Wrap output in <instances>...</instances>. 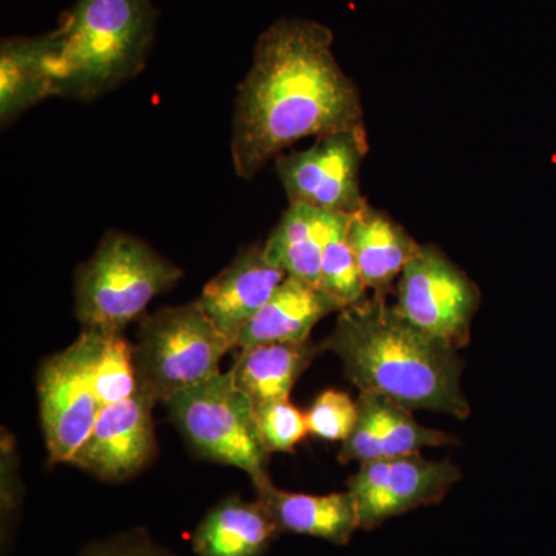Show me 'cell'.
<instances>
[{"label": "cell", "instance_id": "7c38bea8", "mask_svg": "<svg viewBox=\"0 0 556 556\" xmlns=\"http://www.w3.org/2000/svg\"><path fill=\"white\" fill-rule=\"evenodd\" d=\"M288 274L270 263L263 247L241 251L207 281L197 300L200 308L236 348L243 329L283 283Z\"/></svg>", "mask_w": 556, "mask_h": 556}, {"label": "cell", "instance_id": "5b68a950", "mask_svg": "<svg viewBox=\"0 0 556 556\" xmlns=\"http://www.w3.org/2000/svg\"><path fill=\"white\" fill-rule=\"evenodd\" d=\"M232 348L197 300L161 308L139 321L134 345L139 388L156 402H166L219 375Z\"/></svg>", "mask_w": 556, "mask_h": 556}, {"label": "cell", "instance_id": "52a82bcc", "mask_svg": "<svg viewBox=\"0 0 556 556\" xmlns=\"http://www.w3.org/2000/svg\"><path fill=\"white\" fill-rule=\"evenodd\" d=\"M101 342V331L84 329L72 345L47 358L40 368V420L51 463L72 464L100 416L93 368Z\"/></svg>", "mask_w": 556, "mask_h": 556}, {"label": "cell", "instance_id": "7a4b0ae2", "mask_svg": "<svg viewBox=\"0 0 556 556\" xmlns=\"http://www.w3.org/2000/svg\"><path fill=\"white\" fill-rule=\"evenodd\" d=\"M340 358L358 393H376L409 409L466 420L464 362L455 348L417 328L387 298L372 294L340 311L321 342Z\"/></svg>", "mask_w": 556, "mask_h": 556}, {"label": "cell", "instance_id": "e0dca14e", "mask_svg": "<svg viewBox=\"0 0 556 556\" xmlns=\"http://www.w3.org/2000/svg\"><path fill=\"white\" fill-rule=\"evenodd\" d=\"M280 533L257 497L229 496L201 519L192 535V551L195 556H263Z\"/></svg>", "mask_w": 556, "mask_h": 556}, {"label": "cell", "instance_id": "7402d4cb", "mask_svg": "<svg viewBox=\"0 0 556 556\" xmlns=\"http://www.w3.org/2000/svg\"><path fill=\"white\" fill-rule=\"evenodd\" d=\"M348 225L350 219L334 233L325 249L318 280V287L342 303L343 308L362 302L367 298L365 294L368 289L362 278L353 248L348 241Z\"/></svg>", "mask_w": 556, "mask_h": 556}, {"label": "cell", "instance_id": "d6986e66", "mask_svg": "<svg viewBox=\"0 0 556 556\" xmlns=\"http://www.w3.org/2000/svg\"><path fill=\"white\" fill-rule=\"evenodd\" d=\"M51 35L14 36L0 46V123L10 126L33 105L51 98Z\"/></svg>", "mask_w": 556, "mask_h": 556}, {"label": "cell", "instance_id": "30bf717a", "mask_svg": "<svg viewBox=\"0 0 556 556\" xmlns=\"http://www.w3.org/2000/svg\"><path fill=\"white\" fill-rule=\"evenodd\" d=\"M460 478L463 471L452 460L416 453L362 464L348 479V490L356 500L361 530H372L387 519L441 503Z\"/></svg>", "mask_w": 556, "mask_h": 556}, {"label": "cell", "instance_id": "8fae6325", "mask_svg": "<svg viewBox=\"0 0 556 556\" xmlns=\"http://www.w3.org/2000/svg\"><path fill=\"white\" fill-rule=\"evenodd\" d=\"M156 401L141 388L134 396L100 412L73 466L105 482H123L148 466L155 455L152 409Z\"/></svg>", "mask_w": 556, "mask_h": 556}, {"label": "cell", "instance_id": "2e32d148", "mask_svg": "<svg viewBox=\"0 0 556 556\" xmlns=\"http://www.w3.org/2000/svg\"><path fill=\"white\" fill-rule=\"evenodd\" d=\"M350 217V214L291 203L263 244L266 257L288 276L318 287L325 249Z\"/></svg>", "mask_w": 556, "mask_h": 556}, {"label": "cell", "instance_id": "ffe728a7", "mask_svg": "<svg viewBox=\"0 0 556 556\" xmlns=\"http://www.w3.org/2000/svg\"><path fill=\"white\" fill-rule=\"evenodd\" d=\"M358 396L364 397L375 413L386 459L416 455L422 448L445 447L457 442L445 431L420 426L413 417V409L391 399L376 393H358Z\"/></svg>", "mask_w": 556, "mask_h": 556}, {"label": "cell", "instance_id": "9c48e42d", "mask_svg": "<svg viewBox=\"0 0 556 556\" xmlns=\"http://www.w3.org/2000/svg\"><path fill=\"white\" fill-rule=\"evenodd\" d=\"M369 150L367 129L318 137L311 148L281 153L276 170L289 204L354 214L367 203L361 190L362 163Z\"/></svg>", "mask_w": 556, "mask_h": 556}, {"label": "cell", "instance_id": "277c9868", "mask_svg": "<svg viewBox=\"0 0 556 556\" xmlns=\"http://www.w3.org/2000/svg\"><path fill=\"white\" fill-rule=\"evenodd\" d=\"M181 277L182 270L146 241L129 233H105L76 270V317L84 329L123 332Z\"/></svg>", "mask_w": 556, "mask_h": 556}, {"label": "cell", "instance_id": "ac0fdd59", "mask_svg": "<svg viewBox=\"0 0 556 556\" xmlns=\"http://www.w3.org/2000/svg\"><path fill=\"white\" fill-rule=\"evenodd\" d=\"M324 350L321 343H263L239 350L230 375L252 404L283 401Z\"/></svg>", "mask_w": 556, "mask_h": 556}, {"label": "cell", "instance_id": "603a6c76", "mask_svg": "<svg viewBox=\"0 0 556 556\" xmlns=\"http://www.w3.org/2000/svg\"><path fill=\"white\" fill-rule=\"evenodd\" d=\"M260 438L273 453H292L308 437L306 413L295 407L289 399L254 404Z\"/></svg>", "mask_w": 556, "mask_h": 556}, {"label": "cell", "instance_id": "d4e9b609", "mask_svg": "<svg viewBox=\"0 0 556 556\" xmlns=\"http://www.w3.org/2000/svg\"><path fill=\"white\" fill-rule=\"evenodd\" d=\"M358 415L353 430L348 434L339 452V460L342 464L372 463V460L386 459L382 438L375 413L364 397H357Z\"/></svg>", "mask_w": 556, "mask_h": 556}, {"label": "cell", "instance_id": "44dd1931", "mask_svg": "<svg viewBox=\"0 0 556 556\" xmlns=\"http://www.w3.org/2000/svg\"><path fill=\"white\" fill-rule=\"evenodd\" d=\"M93 386L101 408L119 404L139 390L134 345L124 339L123 332H102Z\"/></svg>", "mask_w": 556, "mask_h": 556}, {"label": "cell", "instance_id": "484cf974", "mask_svg": "<svg viewBox=\"0 0 556 556\" xmlns=\"http://www.w3.org/2000/svg\"><path fill=\"white\" fill-rule=\"evenodd\" d=\"M79 556H179L161 546L146 530L137 529L129 532L93 541L80 551Z\"/></svg>", "mask_w": 556, "mask_h": 556}, {"label": "cell", "instance_id": "6da1fadb", "mask_svg": "<svg viewBox=\"0 0 556 556\" xmlns=\"http://www.w3.org/2000/svg\"><path fill=\"white\" fill-rule=\"evenodd\" d=\"M327 25L283 17L263 31L239 86L230 153L243 179L300 139L365 129L356 83L336 60Z\"/></svg>", "mask_w": 556, "mask_h": 556}, {"label": "cell", "instance_id": "4fadbf2b", "mask_svg": "<svg viewBox=\"0 0 556 556\" xmlns=\"http://www.w3.org/2000/svg\"><path fill=\"white\" fill-rule=\"evenodd\" d=\"M254 489L257 500L281 532L320 538L336 546H346L361 530L356 500L350 490L309 495L278 489L270 479Z\"/></svg>", "mask_w": 556, "mask_h": 556}, {"label": "cell", "instance_id": "3957f363", "mask_svg": "<svg viewBox=\"0 0 556 556\" xmlns=\"http://www.w3.org/2000/svg\"><path fill=\"white\" fill-rule=\"evenodd\" d=\"M155 27L152 0H75L50 31L51 97L97 100L135 78Z\"/></svg>", "mask_w": 556, "mask_h": 556}, {"label": "cell", "instance_id": "cb8c5ba5", "mask_svg": "<svg viewBox=\"0 0 556 556\" xmlns=\"http://www.w3.org/2000/svg\"><path fill=\"white\" fill-rule=\"evenodd\" d=\"M358 415L357 401L338 390L318 394L306 412L311 437L343 442L353 430Z\"/></svg>", "mask_w": 556, "mask_h": 556}, {"label": "cell", "instance_id": "5bb4252c", "mask_svg": "<svg viewBox=\"0 0 556 556\" xmlns=\"http://www.w3.org/2000/svg\"><path fill=\"white\" fill-rule=\"evenodd\" d=\"M342 303L302 278L288 276L237 340V350L263 343L306 342L313 329Z\"/></svg>", "mask_w": 556, "mask_h": 556}, {"label": "cell", "instance_id": "ba28073f", "mask_svg": "<svg viewBox=\"0 0 556 556\" xmlns=\"http://www.w3.org/2000/svg\"><path fill=\"white\" fill-rule=\"evenodd\" d=\"M479 305L481 289L433 244H420L397 281L399 313L456 351L470 343Z\"/></svg>", "mask_w": 556, "mask_h": 556}, {"label": "cell", "instance_id": "8992f818", "mask_svg": "<svg viewBox=\"0 0 556 556\" xmlns=\"http://www.w3.org/2000/svg\"><path fill=\"white\" fill-rule=\"evenodd\" d=\"M163 404L201 457L239 468L251 478L252 485L270 479V453L260 438L254 404L230 371L188 388Z\"/></svg>", "mask_w": 556, "mask_h": 556}, {"label": "cell", "instance_id": "9a60e30c", "mask_svg": "<svg viewBox=\"0 0 556 556\" xmlns=\"http://www.w3.org/2000/svg\"><path fill=\"white\" fill-rule=\"evenodd\" d=\"M348 241L372 294L387 298L420 244L386 212L364 204L351 214Z\"/></svg>", "mask_w": 556, "mask_h": 556}]
</instances>
